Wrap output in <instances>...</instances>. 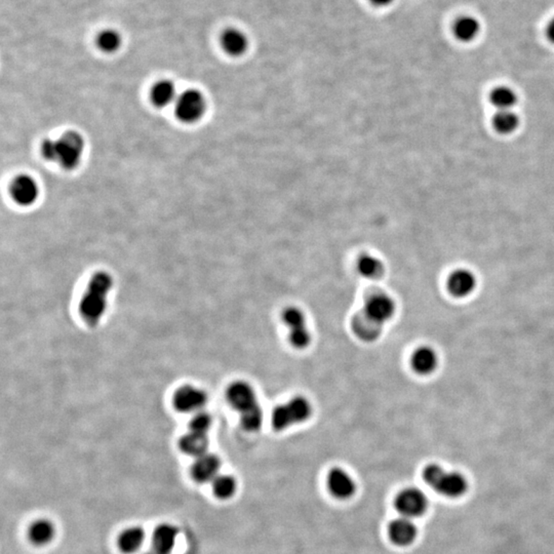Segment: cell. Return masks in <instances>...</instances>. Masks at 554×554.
Listing matches in <instances>:
<instances>
[{"label":"cell","mask_w":554,"mask_h":554,"mask_svg":"<svg viewBox=\"0 0 554 554\" xmlns=\"http://www.w3.org/2000/svg\"><path fill=\"white\" fill-rule=\"evenodd\" d=\"M145 554H157V553H154V551H152V553H145Z\"/></svg>","instance_id":"34"},{"label":"cell","mask_w":554,"mask_h":554,"mask_svg":"<svg viewBox=\"0 0 554 554\" xmlns=\"http://www.w3.org/2000/svg\"><path fill=\"white\" fill-rule=\"evenodd\" d=\"M249 46V38L240 29L228 28L221 35V47L231 57H242Z\"/></svg>","instance_id":"15"},{"label":"cell","mask_w":554,"mask_h":554,"mask_svg":"<svg viewBox=\"0 0 554 554\" xmlns=\"http://www.w3.org/2000/svg\"><path fill=\"white\" fill-rule=\"evenodd\" d=\"M481 32V24L479 20L472 16H463L454 24V35L457 39L462 42H470L474 40Z\"/></svg>","instance_id":"22"},{"label":"cell","mask_w":554,"mask_h":554,"mask_svg":"<svg viewBox=\"0 0 554 554\" xmlns=\"http://www.w3.org/2000/svg\"><path fill=\"white\" fill-rule=\"evenodd\" d=\"M112 285V277L106 272H97L90 279L89 285L80 304L81 316L87 324H96L104 314L107 307L106 298Z\"/></svg>","instance_id":"2"},{"label":"cell","mask_w":554,"mask_h":554,"mask_svg":"<svg viewBox=\"0 0 554 554\" xmlns=\"http://www.w3.org/2000/svg\"><path fill=\"white\" fill-rule=\"evenodd\" d=\"M283 323L289 328V339L295 348L304 349L312 342V335L306 326V317L298 307L285 308Z\"/></svg>","instance_id":"7"},{"label":"cell","mask_w":554,"mask_h":554,"mask_svg":"<svg viewBox=\"0 0 554 554\" xmlns=\"http://www.w3.org/2000/svg\"><path fill=\"white\" fill-rule=\"evenodd\" d=\"M389 537L398 546H407L415 541L417 528L409 517H400L391 522L388 528Z\"/></svg>","instance_id":"16"},{"label":"cell","mask_w":554,"mask_h":554,"mask_svg":"<svg viewBox=\"0 0 554 554\" xmlns=\"http://www.w3.org/2000/svg\"><path fill=\"white\" fill-rule=\"evenodd\" d=\"M351 328L358 339L364 342H373L381 335L383 326L371 321L364 312H360L352 317Z\"/></svg>","instance_id":"18"},{"label":"cell","mask_w":554,"mask_h":554,"mask_svg":"<svg viewBox=\"0 0 554 554\" xmlns=\"http://www.w3.org/2000/svg\"><path fill=\"white\" fill-rule=\"evenodd\" d=\"M214 494L220 499H228L236 491V481L230 475H218L213 481Z\"/></svg>","instance_id":"29"},{"label":"cell","mask_w":554,"mask_h":554,"mask_svg":"<svg viewBox=\"0 0 554 554\" xmlns=\"http://www.w3.org/2000/svg\"><path fill=\"white\" fill-rule=\"evenodd\" d=\"M42 153L44 159L49 161H56L57 156V140L47 139L42 146Z\"/></svg>","instance_id":"31"},{"label":"cell","mask_w":554,"mask_h":554,"mask_svg":"<svg viewBox=\"0 0 554 554\" xmlns=\"http://www.w3.org/2000/svg\"><path fill=\"white\" fill-rule=\"evenodd\" d=\"M423 477L428 486L445 497L459 498L467 491V481L463 475L445 472L436 464L428 465L423 472Z\"/></svg>","instance_id":"3"},{"label":"cell","mask_w":554,"mask_h":554,"mask_svg":"<svg viewBox=\"0 0 554 554\" xmlns=\"http://www.w3.org/2000/svg\"><path fill=\"white\" fill-rule=\"evenodd\" d=\"M178 530L171 524L157 527L152 536L153 551L157 554H170L175 547Z\"/></svg>","instance_id":"19"},{"label":"cell","mask_w":554,"mask_h":554,"mask_svg":"<svg viewBox=\"0 0 554 554\" xmlns=\"http://www.w3.org/2000/svg\"><path fill=\"white\" fill-rule=\"evenodd\" d=\"M374 6H379V8H385V6H390L393 0H369Z\"/></svg>","instance_id":"33"},{"label":"cell","mask_w":554,"mask_h":554,"mask_svg":"<svg viewBox=\"0 0 554 554\" xmlns=\"http://www.w3.org/2000/svg\"><path fill=\"white\" fill-rule=\"evenodd\" d=\"M29 539L35 545H46L53 540L55 528L49 520H36L29 529Z\"/></svg>","instance_id":"25"},{"label":"cell","mask_w":554,"mask_h":554,"mask_svg":"<svg viewBox=\"0 0 554 554\" xmlns=\"http://www.w3.org/2000/svg\"><path fill=\"white\" fill-rule=\"evenodd\" d=\"M11 195L20 206H32L39 197V187L30 176H18L11 186Z\"/></svg>","instance_id":"11"},{"label":"cell","mask_w":554,"mask_h":554,"mask_svg":"<svg viewBox=\"0 0 554 554\" xmlns=\"http://www.w3.org/2000/svg\"><path fill=\"white\" fill-rule=\"evenodd\" d=\"M328 486L330 492L338 499H349L357 491L355 479L342 468H333L328 474Z\"/></svg>","instance_id":"12"},{"label":"cell","mask_w":554,"mask_h":554,"mask_svg":"<svg viewBox=\"0 0 554 554\" xmlns=\"http://www.w3.org/2000/svg\"><path fill=\"white\" fill-rule=\"evenodd\" d=\"M175 110L176 116L182 123H197L206 113V98L198 90H186L178 96Z\"/></svg>","instance_id":"6"},{"label":"cell","mask_w":554,"mask_h":554,"mask_svg":"<svg viewBox=\"0 0 554 554\" xmlns=\"http://www.w3.org/2000/svg\"><path fill=\"white\" fill-rule=\"evenodd\" d=\"M179 447L185 454L197 458V457L207 454L209 439L207 438V434L190 431L180 439Z\"/></svg>","instance_id":"20"},{"label":"cell","mask_w":554,"mask_h":554,"mask_svg":"<svg viewBox=\"0 0 554 554\" xmlns=\"http://www.w3.org/2000/svg\"><path fill=\"white\" fill-rule=\"evenodd\" d=\"M312 414L309 400L303 396H296L285 404L277 405L272 414V425L277 431H283L293 425L305 422Z\"/></svg>","instance_id":"4"},{"label":"cell","mask_w":554,"mask_h":554,"mask_svg":"<svg viewBox=\"0 0 554 554\" xmlns=\"http://www.w3.org/2000/svg\"><path fill=\"white\" fill-rule=\"evenodd\" d=\"M357 268L360 276L369 279L381 278L385 272L382 261L371 254H360L357 259Z\"/></svg>","instance_id":"23"},{"label":"cell","mask_w":554,"mask_h":554,"mask_svg":"<svg viewBox=\"0 0 554 554\" xmlns=\"http://www.w3.org/2000/svg\"><path fill=\"white\" fill-rule=\"evenodd\" d=\"M491 103L500 110H510L517 101V96L508 87H496L491 92Z\"/></svg>","instance_id":"26"},{"label":"cell","mask_w":554,"mask_h":554,"mask_svg":"<svg viewBox=\"0 0 554 554\" xmlns=\"http://www.w3.org/2000/svg\"><path fill=\"white\" fill-rule=\"evenodd\" d=\"M211 425V416L209 414L202 413V412H197V414H195V416L191 419L189 428H190V431L207 434Z\"/></svg>","instance_id":"30"},{"label":"cell","mask_w":554,"mask_h":554,"mask_svg":"<svg viewBox=\"0 0 554 554\" xmlns=\"http://www.w3.org/2000/svg\"><path fill=\"white\" fill-rule=\"evenodd\" d=\"M546 35L547 38H548V39L550 40L553 44H554V18L553 20H551L550 22H549V24L547 25Z\"/></svg>","instance_id":"32"},{"label":"cell","mask_w":554,"mask_h":554,"mask_svg":"<svg viewBox=\"0 0 554 554\" xmlns=\"http://www.w3.org/2000/svg\"><path fill=\"white\" fill-rule=\"evenodd\" d=\"M395 302L385 293L377 292L369 295L364 300L362 312L376 323L384 324L393 319L395 313Z\"/></svg>","instance_id":"8"},{"label":"cell","mask_w":554,"mask_h":554,"mask_svg":"<svg viewBox=\"0 0 554 554\" xmlns=\"http://www.w3.org/2000/svg\"><path fill=\"white\" fill-rule=\"evenodd\" d=\"M177 98V90L170 80L159 81L151 91V100L156 107H168V105L176 103Z\"/></svg>","instance_id":"21"},{"label":"cell","mask_w":554,"mask_h":554,"mask_svg":"<svg viewBox=\"0 0 554 554\" xmlns=\"http://www.w3.org/2000/svg\"><path fill=\"white\" fill-rule=\"evenodd\" d=\"M121 36L116 30L106 29L97 36V46L105 53H114L121 46Z\"/></svg>","instance_id":"28"},{"label":"cell","mask_w":554,"mask_h":554,"mask_svg":"<svg viewBox=\"0 0 554 554\" xmlns=\"http://www.w3.org/2000/svg\"><path fill=\"white\" fill-rule=\"evenodd\" d=\"M412 368L418 375L427 376L433 373L438 366V355L433 348L421 346L414 351L411 358Z\"/></svg>","instance_id":"17"},{"label":"cell","mask_w":554,"mask_h":554,"mask_svg":"<svg viewBox=\"0 0 554 554\" xmlns=\"http://www.w3.org/2000/svg\"><path fill=\"white\" fill-rule=\"evenodd\" d=\"M145 540V534L140 528H130L123 531L118 538V546L125 553H134L138 551Z\"/></svg>","instance_id":"24"},{"label":"cell","mask_w":554,"mask_h":554,"mask_svg":"<svg viewBox=\"0 0 554 554\" xmlns=\"http://www.w3.org/2000/svg\"><path fill=\"white\" fill-rule=\"evenodd\" d=\"M85 151V140L74 130L65 133L57 140L56 161L65 170H74L80 164Z\"/></svg>","instance_id":"5"},{"label":"cell","mask_w":554,"mask_h":554,"mask_svg":"<svg viewBox=\"0 0 554 554\" xmlns=\"http://www.w3.org/2000/svg\"><path fill=\"white\" fill-rule=\"evenodd\" d=\"M227 400L240 413V423L247 431H258L262 426L263 411L257 400L253 387L247 382L232 383L227 389Z\"/></svg>","instance_id":"1"},{"label":"cell","mask_w":554,"mask_h":554,"mask_svg":"<svg viewBox=\"0 0 554 554\" xmlns=\"http://www.w3.org/2000/svg\"><path fill=\"white\" fill-rule=\"evenodd\" d=\"M207 394L202 389L193 386H183L173 395V405L182 413L199 412L207 404Z\"/></svg>","instance_id":"10"},{"label":"cell","mask_w":554,"mask_h":554,"mask_svg":"<svg viewBox=\"0 0 554 554\" xmlns=\"http://www.w3.org/2000/svg\"><path fill=\"white\" fill-rule=\"evenodd\" d=\"M220 459L216 455L207 454L197 457L192 466V476L197 483L213 481L219 475Z\"/></svg>","instance_id":"13"},{"label":"cell","mask_w":554,"mask_h":554,"mask_svg":"<svg viewBox=\"0 0 554 554\" xmlns=\"http://www.w3.org/2000/svg\"><path fill=\"white\" fill-rule=\"evenodd\" d=\"M395 507L402 517H418L424 515L428 507L427 498L422 491L416 488H407L398 495Z\"/></svg>","instance_id":"9"},{"label":"cell","mask_w":554,"mask_h":554,"mask_svg":"<svg viewBox=\"0 0 554 554\" xmlns=\"http://www.w3.org/2000/svg\"><path fill=\"white\" fill-rule=\"evenodd\" d=\"M475 288H476V277L470 270H456L448 279V289L450 294L457 298L469 296Z\"/></svg>","instance_id":"14"},{"label":"cell","mask_w":554,"mask_h":554,"mask_svg":"<svg viewBox=\"0 0 554 554\" xmlns=\"http://www.w3.org/2000/svg\"><path fill=\"white\" fill-rule=\"evenodd\" d=\"M493 123L500 134L508 135L519 128V119L511 110H500L495 116Z\"/></svg>","instance_id":"27"}]
</instances>
